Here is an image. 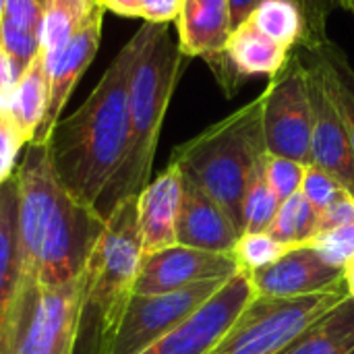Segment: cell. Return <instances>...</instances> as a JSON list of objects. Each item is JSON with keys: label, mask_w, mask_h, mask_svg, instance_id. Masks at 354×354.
<instances>
[{"label": "cell", "mask_w": 354, "mask_h": 354, "mask_svg": "<svg viewBox=\"0 0 354 354\" xmlns=\"http://www.w3.org/2000/svg\"><path fill=\"white\" fill-rule=\"evenodd\" d=\"M8 114V93L0 89V116Z\"/></svg>", "instance_id": "cell-40"}, {"label": "cell", "mask_w": 354, "mask_h": 354, "mask_svg": "<svg viewBox=\"0 0 354 354\" xmlns=\"http://www.w3.org/2000/svg\"><path fill=\"white\" fill-rule=\"evenodd\" d=\"M268 232L290 247L307 245L317 232V212L299 191L297 195L280 203Z\"/></svg>", "instance_id": "cell-25"}, {"label": "cell", "mask_w": 354, "mask_h": 354, "mask_svg": "<svg viewBox=\"0 0 354 354\" xmlns=\"http://www.w3.org/2000/svg\"><path fill=\"white\" fill-rule=\"evenodd\" d=\"M241 272L234 255L201 251L185 245L147 253L141 259L135 295H162L209 280H228Z\"/></svg>", "instance_id": "cell-11"}, {"label": "cell", "mask_w": 354, "mask_h": 354, "mask_svg": "<svg viewBox=\"0 0 354 354\" xmlns=\"http://www.w3.org/2000/svg\"><path fill=\"white\" fill-rule=\"evenodd\" d=\"M183 0H141L139 17L147 23H170L178 17Z\"/></svg>", "instance_id": "cell-34"}, {"label": "cell", "mask_w": 354, "mask_h": 354, "mask_svg": "<svg viewBox=\"0 0 354 354\" xmlns=\"http://www.w3.org/2000/svg\"><path fill=\"white\" fill-rule=\"evenodd\" d=\"M27 145L21 131L15 127L8 114L0 116V185L8 180L17 170L19 151Z\"/></svg>", "instance_id": "cell-32"}, {"label": "cell", "mask_w": 354, "mask_h": 354, "mask_svg": "<svg viewBox=\"0 0 354 354\" xmlns=\"http://www.w3.org/2000/svg\"><path fill=\"white\" fill-rule=\"evenodd\" d=\"M255 288L247 272H236L191 317L141 354H209L251 303Z\"/></svg>", "instance_id": "cell-10"}, {"label": "cell", "mask_w": 354, "mask_h": 354, "mask_svg": "<svg viewBox=\"0 0 354 354\" xmlns=\"http://www.w3.org/2000/svg\"><path fill=\"white\" fill-rule=\"evenodd\" d=\"M139 2L141 0H102V6L122 17H139Z\"/></svg>", "instance_id": "cell-36"}, {"label": "cell", "mask_w": 354, "mask_h": 354, "mask_svg": "<svg viewBox=\"0 0 354 354\" xmlns=\"http://www.w3.org/2000/svg\"><path fill=\"white\" fill-rule=\"evenodd\" d=\"M15 87V77H12V68H10V62L0 46V89L4 93H10Z\"/></svg>", "instance_id": "cell-37"}, {"label": "cell", "mask_w": 354, "mask_h": 354, "mask_svg": "<svg viewBox=\"0 0 354 354\" xmlns=\"http://www.w3.org/2000/svg\"><path fill=\"white\" fill-rule=\"evenodd\" d=\"M224 52L245 81L253 75L274 77L290 58V50L261 33L251 19L232 29Z\"/></svg>", "instance_id": "cell-19"}, {"label": "cell", "mask_w": 354, "mask_h": 354, "mask_svg": "<svg viewBox=\"0 0 354 354\" xmlns=\"http://www.w3.org/2000/svg\"><path fill=\"white\" fill-rule=\"evenodd\" d=\"M230 4V19H232V29L239 27L243 21H247L251 17V12L255 10V6L259 4V0H228Z\"/></svg>", "instance_id": "cell-35"}, {"label": "cell", "mask_w": 354, "mask_h": 354, "mask_svg": "<svg viewBox=\"0 0 354 354\" xmlns=\"http://www.w3.org/2000/svg\"><path fill=\"white\" fill-rule=\"evenodd\" d=\"M174 21L185 56L207 58L222 52L232 33L228 0H183Z\"/></svg>", "instance_id": "cell-17"}, {"label": "cell", "mask_w": 354, "mask_h": 354, "mask_svg": "<svg viewBox=\"0 0 354 354\" xmlns=\"http://www.w3.org/2000/svg\"><path fill=\"white\" fill-rule=\"evenodd\" d=\"M48 106V77L37 54L8 93V116L29 143L37 133Z\"/></svg>", "instance_id": "cell-23"}, {"label": "cell", "mask_w": 354, "mask_h": 354, "mask_svg": "<svg viewBox=\"0 0 354 354\" xmlns=\"http://www.w3.org/2000/svg\"><path fill=\"white\" fill-rule=\"evenodd\" d=\"M4 4H6V0H0V23H2V17H4Z\"/></svg>", "instance_id": "cell-41"}, {"label": "cell", "mask_w": 354, "mask_h": 354, "mask_svg": "<svg viewBox=\"0 0 354 354\" xmlns=\"http://www.w3.org/2000/svg\"><path fill=\"white\" fill-rule=\"evenodd\" d=\"M266 156L255 164L247 183L243 203V232H266L280 207V199L266 178Z\"/></svg>", "instance_id": "cell-26"}, {"label": "cell", "mask_w": 354, "mask_h": 354, "mask_svg": "<svg viewBox=\"0 0 354 354\" xmlns=\"http://www.w3.org/2000/svg\"><path fill=\"white\" fill-rule=\"evenodd\" d=\"M307 79H309V95H311V110H313L309 166H315L328 172L330 176H334L354 197V153L348 133L328 91L324 89L322 79L317 77L311 64H307Z\"/></svg>", "instance_id": "cell-14"}, {"label": "cell", "mask_w": 354, "mask_h": 354, "mask_svg": "<svg viewBox=\"0 0 354 354\" xmlns=\"http://www.w3.org/2000/svg\"><path fill=\"white\" fill-rule=\"evenodd\" d=\"M303 52H307V64L315 68L324 89L340 114L354 153V68L348 56L332 39H326L319 46Z\"/></svg>", "instance_id": "cell-20"}, {"label": "cell", "mask_w": 354, "mask_h": 354, "mask_svg": "<svg viewBox=\"0 0 354 354\" xmlns=\"http://www.w3.org/2000/svg\"><path fill=\"white\" fill-rule=\"evenodd\" d=\"M19 183L21 278L62 286L83 276L106 218L79 201L56 176L48 145H25Z\"/></svg>", "instance_id": "cell-1"}, {"label": "cell", "mask_w": 354, "mask_h": 354, "mask_svg": "<svg viewBox=\"0 0 354 354\" xmlns=\"http://www.w3.org/2000/svg\"><path fill=\"white\" fill-rule=\"evenodd\" d=\"M280 354H354L353 297H344Z\"/></svg>", "instance_id": "cell-21"}, {"label": "cell", "mask_w": 354, "mask_h": 354, "mask_svg": "<svg viewBox=\"0 0 354 354\" xmlns=\"http://www.w3.org/2000/svg\"><path fill=\"white\" fill-rule=\"evenodd\" d=\"M100 2H102V0H100Z\"/></svg>", "instance_id": "cell-43"}, {"label": "cell", "mask_w": 354, "mask_h": 354, "mask_svg": "<svg viewBox=\"0 0 354 354\" xmlns=\"http://www.w3.org/2000/svg\"><path fill=\"white\" fill-rule=\"evenodd\" d=\"M301 193L315 207V212H322L328 205H332L334 201H338L342 195H346L348 191L328 172H324L315 166H307L305 178L301 185Z\"/></svg>", "instance_id": "cell-30"}, {"label": "cell", "mask_w": 354, "mask_h": 354, "mask_svg": "<svg viewBox=\"0 0 354 354\" xmlns=\"http://www.w3.org/2000/svg\"><path fill=\"white\" fill-rule=\"evenodd\" d=\"M261 129L268 153L309 166L313 110L307 62L299 50L290 52L284 68L270 77L261 93Z\"/></svg>", "instance_id": "cell-8"}, {"label": "cell", "mask_w": 354, "mask_h": 354, "mask_svg": "<svg viewBox=\"0 0 354 354\" xmlns=\"http://www.w3.org/2000/svg\"><path fill=\"white\" fill-rule=\"evenodd\" d=\"M19 183L17 174L0 185V332L21 282Z\"/></svg>", "instance_id": "cell-18"}, {"label": "cell", "mask_w": 354, "mask_h": 354, "mask_svg": "<svg viewBox=\"0 0 354 354\" xmlns=\"http://www.w3.org/2000/svg\"><path fill=\"white\" fill-rule=\"evenodd\" d=\"M83 276L48 286L21 278L0 332V354H75Z\"/></svg>", "instance_id": "cell-6"}, {"label": "cell", "mask_w": 354, "mask_h": 354, "mask_svg": "<svg viewBox=\"0 0 354 354\" xmlns=\"http://www.w3.org/2000/svg\"><path fill=\"white\" fill-rule=\"evenodd\" d=\"M226 280H209L162 295H133L108 354H141L191 317Z\"/></svg>", "instance_id": "cell-9"}, {"label": "cell", "mask_w": 354, "mask_h": 354, "mask_svg": "<svg viewBox=\"0 0 354 354\" xmlns=\"http://www.w3.org/2000/svg\"><path fill=\"white\" fill-rule=\"evenodd\" d=\"M37 2H41V4H44V2H46V0H37Z\"/></svg>", "instance_id": "cell-42"}, {"label": "cell", "mask_w": 354, "mask_h": 354, "mask_svg": "<svg viewBox=\"0 0 354 354\" xmlns=\"http://www.w3.org/2000/svg\"><path fill=\"white\" fill-rule=\"evenodd\" d=\"M307 245H311L324 257V261L344 270L354 257V224L317 232Z\"/></svg>", "instance_id": "cell-29"}, {"label": "cell", "mask_w": 354, "mask_h": 354, "mask_svg": "<svg viewBox=\"0 0 354 354\" xmlns=\"http://www.w3.org/2000/svg\"><path fill=\"white\" fill-rule=\"evenodd\" d=\"M334 4L340 6V8H344L346 12H351L354 17V0H334Z\"/></svg>", "instance_id": "cell-39"}, {"label": "cell", "mask_w": 354, "mask_h": 354, "mask_svg": "<svg viewBox=\"0 0 354 354\" xmlns=\"http://www.w3.org/2000/svg\"><path fill=\"white\" fill-rule=\"evenodd\" d=\"M183 199V172L168 164L137 195V220L143 243V255L176 245V222Z\"/></svg>", "instance_id": "cell-16"}, {"label": "cell", "mask_w": 354, "mask_h": 354, "mask_svg": "<svg viewBox=\"0 0 354 354\" xmlns=\"http://www.w3.org/2000/svg\"><path fill=\"white\" fill-rule=\"evenodd\" d=\"M247 274L261 297L292 299L344 288V270L324 261L311 245H297L276 263Z\"/></svg>", "instance_id": "cell-12"}, {"label": "cell", "mask_w": 354, "mask_h": 354, "mask_svg": "<svg viewBox=\"0 0 354 354\" xmlns=\"http://www.w3.org/2000/svg\"><path fill=\"white\" fill-rule=\"evenodd\" d=\"M268 153L261 95L174 147L170 162L203 189L243 232V203L255 164Z\"/></svg>", "instance_id": "cell-5"}, {"label": "cell", "mask_w": 354, "mask_h": 354, "mask_svg": "<svg viewBox=\"0 0 354 354\" xmlns=\"http://www.w3.org/2000/svg\"><path fill=\"white\" fill-rule=\"evenodd\" d=\"M141 44L129 83V147L95 209L102 218L122 199L137 197L151 180V166L176 83L185 71V54L168 23H143Z\"/></svg>", "instance_id": "cell-3"}, {"label": "cell", "mask_w": 354, "mask_h": 354, "mask_svg": "<svg viewBox=\"0 0 354 354\" xmlns=\"http://www.w3.org/2000/svg\"><path fill=\"white\" fill-rule=\"evenodd\" d=\"M344 286H346L348 297L354 299V257L346 263V268H344Z\"/></svg>", "instance_id": "cell-38"}, {"label": "cell", "mask_w": 354, "mask_h": 354, "mask_svg": "<svg viewBox=\"0 0 354 354\" xmlns=\"http://www.w3.org/2000/svg\"><path fill=\"white\" fill-rule=\"evenodd\" d=\"M249 19L261 33L290 52L305 39V19L292 0H259Z\"/></svg>", "instance_id": "cell-24"}, {"label": "cell", "mask_w": 354, "mask_h": 354, "mask_svg": "<svg viewBox=\"0 0 354 354\" xmlns=\"http://www.w3.org/2000/svg\"><path fill=\"white\" fill-rule=\"evenodd\" d=\"M288 249H292V247L274 239L268 230L266 232H243L239 236V243H236L232 255L243 272H257V270H263V268L276 263Z\"/></svg>", "instance_id": "cell-27"}, {"label": "cell", "mask_w": 354, "mask_h": 354, "mask_svg": "<svg viewBox=\"0 0 354 354\" xmlns=\"http://www.w3.org/2000/svg\"><path fill=\"white\" fill-rule=\"evenodd\" d=\"M141 259L137 197H129L106 218V228L85 266L75 354H108L135 295Z\"/></svg>", "instance_id": "cell-4"}, {"label": "cell", "mask_w": 354, "mask_h": 354, "mask_svg": "<svg viewBox=\"0 0 354 354\" xmlns=\"http://www.w3.org/2000/svg\"><path fill=\"white\" fill-rule=\"evenodd\" d=\"M305 19V39L299 50H311L319 46L328 37V19L332 8L336 6L334 0H292Z\"/></svg>", "instance_id": "cell-31"}, {"label": "cell", "mask_w": 354, "mask_h": 354, "mask_svg": "<svg viewBox=\"0 0 354 354\" xmlns=\"http://www.w3.org/2000/svg\"><path fill=\"white\" fill-rule=\"evenodd\" d=\"M102 21L104 17L95 19L91 25H87L79 35H75L62 50L50 56H41L44 71L48 77V106L46 116L33 135L29 143L33 145H46L50 141V135L54 127L60 120V114L77 85V81L83 77L87 66L91 64L93 56L97 54L100 39H102Z\"/></svg>", "instance_id": "cell-13"}, {"label": "cell", "mask_w": 354, "mask_h": 354, "mask_svg": "<svg viewBox=\"0 0 354 354\" xmlns=\"http://www.w3.org/2000/svg\"><path fill=\"white\" fill-rule=\"evenodd\" d=\"M243 232L230 216L193 180L183 176V199L176 222V243L201 251L232 255Z\"/></svg>", "instance_id": "cell-15"}, {"label": "cell", "mask_w": 354, "mask_h": 354, "mask_svg": "<svg viewBox=\"0 0 354 354\" xmlns=\"http://www.w3.org/2000/svg\"><path fill=\"white\" fill-rule=\"evenodd\" d=\"M137 31L110 62L89 97L60 118L48 145L60 183L85 205L95 207L120 170L129 147V83L139 52Z\"/></svg>", "instance_id": "cell-2"}, {"label": "cell", "mask_w": 354, "mask_h": 354, "mask_svg": "<svg viewBox=\"0 0 354 354\" xmlns=\"http://www.w3.org/2000/svg\"><path fill=\"white\" fill-rule=\"evenodd\" d=\"M100 0H46L39 33V54L50 56L62 50L95 19L104 17Z\"/></svg>", "instance_id": "cell-22"}, {"label": "cell", "mask_w": 354, "mask_h": 354, "mask_svg": "<svg viewBox=\"0 0 354 354\" xmlns=\"http://www.w3.org/2000/svg\"><path fill=\"white\" fill-rule=\"evenodd\" d=\"M344 297L346 286L292 299L255 295L209 354H280Z\"/></svg>", "instance_id": "cell-7"}, {"label": "cell", "mask_w": 354, "mask_h": 354, "mask_svg": "<svg viewBox=\"0 0 354 354\" xmlns=\"http://www.w3.org/2000/svg\"><path fill=\"white\" fill-rule=\"evenodd\" d=\"M305 170H307V164H301L297 160L272 156V153L266 156V178L272 191L276 193V197L280 199V203L301 191Z\"/></svg>", "instance_id": "cell-28"}, {"label": "cell", "mask_w": 354, "mask_h": 354, "mask_svg": "<svg viewBox=\"0 0 354 354\" xmlns=\"http://www.w3.org/2000/svg\"><path fill=\"white\" fill-rule=\"evenodd\" d=\"M346 224H354V197L351 193L342 195L338 201L317 212V232H326Z\"/></svg>", "instance_id": "cell-33"}]
</instances>
